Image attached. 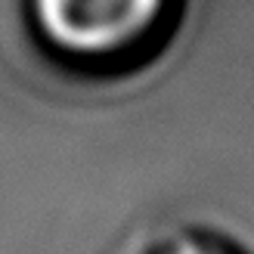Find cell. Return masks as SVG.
Masks as SVG:
<instances>
[{
    "instance_id": "1",
    "label": "cell",
    "mask_w": 254,
    "mask_h": 254,
    "mask_svg": "<svg viewBox=\"0 0 254 254\" xmlns=\"http://www.w3.org/2000/svg\"><path fill=\"white\" fill-rule=\"evenodd\" d=\"M161 0H37L44 28L71 50H109L146 28Z\"/></svg>"
},
{
    "instance_id": "2",
    "label": "cell",
    "mask_w": 254,
    "mask_h": 254,
    "mask_svg": "<svg viewBox=\"0 0 254 254\" xmlns=\"http://www.w3.org/2000/svg\"><path fill=\"white\" fill-rule=\"evenodd\" d=\"M174 254H211V251H201V248H195V245H186V248L174 251Z\"/></svg>"
}]
</instances>
